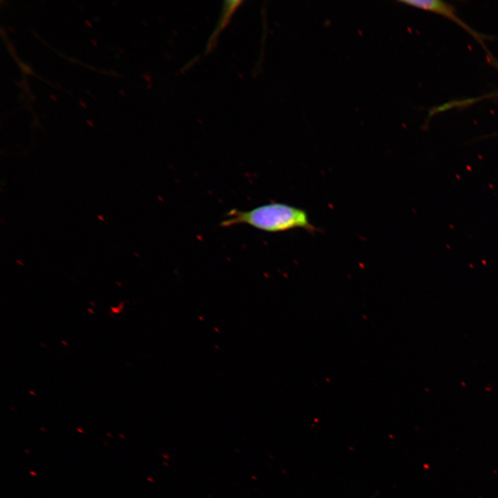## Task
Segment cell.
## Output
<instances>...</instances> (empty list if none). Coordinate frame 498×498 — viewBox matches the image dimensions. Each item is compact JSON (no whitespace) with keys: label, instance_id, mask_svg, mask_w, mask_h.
Listing matches in <instances>:
<instances>
[{"label":"cell","instance_id":"1","mask_svg":"<svg viewBox=\"0 0 498 498\" xmlns=\"http://www.w3.org/2000/svg\"><path fill=\"white\" fill-rule=\"evenodd\" d=\"M246 224L267 232H284L302 228L315 232L316 228L301 208L283 203L264 204L247 211L230 210L220 225L230 227Z\"/></svg>","mask_w":498,"mask_h":498},{"label":"cell","instance_id":"2","mask_svg":"<svg viewBox=\"0 0 498 498\" xmlns=\"http://www.w3.org/2000/svg\"><path fill=\"white\" fill-rule=\"evenodd\" d=\"M399 2L443 15V17L452 20L470 33L480 44H481L482 46L486 49L483 41L486 38V37L475 32L459 17H458L456 15L454 7L449 3L439 0H401L399 1Z\"/></svg>","mask_w":498,"mask_h":498}]
</instances>
